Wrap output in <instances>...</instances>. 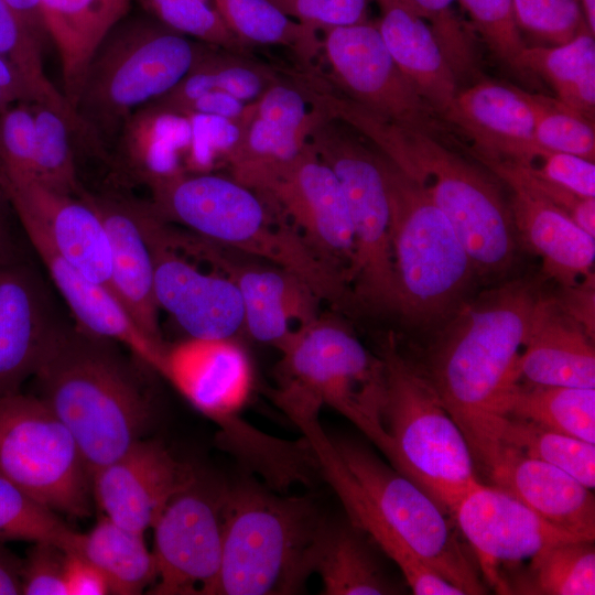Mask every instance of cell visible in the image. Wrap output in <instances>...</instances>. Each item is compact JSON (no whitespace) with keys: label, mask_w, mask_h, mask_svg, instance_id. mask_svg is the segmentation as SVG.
Segmentation results:
<instances>
[{"label":"cell","mask_w":595,"mask_h":595,"mask_svg":"<svg viewBox=\"0 0 595 595\" xmlns=\"http://www.w3.org/2000/svg\"><path fill=\"white\" fill-rule=\"evenodd\" d=\"M429 25L455 76L476 67V47L472 32L454 8L458 0H411Z\"/></svg>","instance_id":"cell-48"},{"label":"cell","mask_w":595,"mask_h":595,"mask_svg":"<svg viewBox=\"0 0 595 595\" xmlns=\"http://www.w3.org/2000/svg\"><path fill=\"white\" fill-rule=\"evenodd\" d=\"M502 414L595 444V388L519 381L505 397Z\"/></svg>","instance_id":"cell-37"},{"label":"cell","mask_w":595,"mask_h":595,"mask_svg":"<svg viewBox=\"0 0 595 595\" xmlns=\"http://www.w3.org/2000/svg\"><path fill=\"white\" fill-rule=\"evenodd\" d=\"M274 403L293 422L318 419L329 407L349 420L387 457L391 442L382 422L385 366L342 320L318 315L278 347Z\"/></svg>","instance_id":"cell-6"},{"label":"cell","mask_w":595,"mask_h":595,"mask_svg":"<svg viewBox=\"0 0 595 595\" xmlns=\"http://www.w3.org/2000/svg\"><path fill=\"white\" fill-rule=\"evenodd\" d=\"M553 300L565 315L577 323L594 339V273L573 285L562 286L560 295Z\"/></svg>","instance_id":"cell-55"},{"label":"cell","mask_w":595,"mask_h":595,"mask_svg":"<svg viewBox=\"0 0 595 595\" xmlns=\"http://www.w3.org/2000/svg\"><path fill=\"white\" fill-rule=\"evenodd\" d=\"M67 595H106L110 587L102 572L82 553L66 551Z\"/></svg>","instance_id":"cell-56"},{"label":"cell","mask_w":595,"mask_h":595,"mask_svg":"<svg viewBox=\"0 0 595 595\" xmlns=\"http://www.w3.org/2000/svg\"><path fill=\"white\" fill-rule=\"evenodd\" d=\"M376 151L389 203L398 314L420 325L448 320L465 302L475 264L428 193Z\"/></svg>","instance_id":"cell-8"},{"label":"cell","mask_w":595,"mask_h":595,"mask_svg":"<svg viewBox=\"0 0 595 595\" xmlns=\"http://www.w3.org/2000/svg\"><path fill=\"white\" fill-rule=\"evenodd\" d=\"M497 441L499 448L513 447L564 470L589 489L595 487L594 443L509 416L500 420Z\"/></svg>","instance_id":"cell-41"},{"label":"cell","mask_w":595,"mask_h":595,"mask_svg":"<svg viewBox=\"0 0 595 595\" xmlns=\"http://www.w3.org/2000/svg\"><path fill=\"white\" fill-rule=\"evenodd\" d=\"M517 166L580 196L595 197L594 161L542 149L529 163Z\"/></svg>","instance_id":"cell-52"},{"label":"cell","mask_w":595,"mask_h":595,"mask_svg":"<svg viewBox=\"0 0 595 595\" xmlns=\"http://www.w3.org/2000/svg\"><path fill=\"white\" fill-rule=\"evenodd\" d=\"M161 375L221 429L226 446L242 443L255 431L239 414L250 397L253 371L234 337H190L166 346Z\"/></svg>","instance_id":"cell-18"},{"label":"cell","mask_w":595,"mask_h":595,"mask_svg":"<svg viewBox=\"0 0 595 595\" xmlns=\"http://www.w3.org/2000/svg\"><path fill=\"white\" fill-rule=\"evenodd\" d=\"M7 197L2 182V170L0 166V258L18 251V247L13 240L10 227L2 207V199Z\"/></svg>","instance_id":"cell-61"},{"label":"cell","mask_w":595,"mask_h":595,"mask_svg":"<svg viewBox=\"0 0 595 595\" xmlns=\"http://www.w3.org/2000/svg\"><path fill=\"white\" fill-rule=\"evenodd\" d=\"M541 296L519 279L464 302L420 368L485 470L499 451L502 402L519 382L518 360Z\"/></svg>","instance_id":"cell-1"},{"label":"cell","mask_w":595,"mask_h":595,"mask_svg":"<svg viewBox=\"0 0 595 595\" xmlns=\"http://www.w3.org/2000/svg\"><path fill=\"white\" fill-rule=\"evenodd\" d=\"M212 46L148 14L120 20L96 47L74 105L76 140L109 158L132 113L178 84Z\"/></svg>","instance_id":"cell-5"},{"label":"cell","mask_w":595,"mask_h":595,"mask_svg":"<svg viewBox=\"0 0 595 595\" xmlns=\"http://www.w3.org/2000/svg\"><path fill=\"white\" fill-rule=\"evenodd\" d=\"M35 154L33 180L58 193L80 197L86 191L76 166V118L71 109L33 102Z\"/></svg>","instance_id":"cell-39"},{"label":"cell","mask_w":595,"mask_h":595,"mask_svg":"<svg viewBox=\"0 0 595 595\" xmlns=\"http://www.w3.org/2000/svg\"><path fill=\"white\" fill-rule=\"evenodd\" d=\"M62 323L20 250L0 258V396L21 392Z\"/></svg>","instance_id":"cell-22"},{"label":"cell","mask_w":595,"mask_h":595,"mask_svg":"<svg viewBox=\"0 0 595 595\" xmlns=\"http://www.w3.org/2000/svg\"><path fill=\"white\" fill-rule=\"evenodd\" d=\"M131 4L132 0H41L46 32L60 56L63 95L73 110L96 47L130 13Z\"/></svg>","instance_id":"cell-32"},{"label":"cell","mask_w":595,"mask_h":595,"mask_svg":"<svg viewBox=\"0 0 595 595\" xmlns=\"http://www.w3.org/2000/svg\"><path fill=\"white\" fill-rule=\"evenodd\" d=\"M115 340L62 323L33 375L37 397L74 436L93 474L145 437L152 398Z\"/></svg>","instance_id":"cell-3"},{"label":"cell","mask_w":595,"mask_h":595,"mask_svg":"<svg viewBox=\"0 0 595 595\" xmlns=\"http://www.w3.org/2000/svg\"><path fill=\"white\" fill-rule=\"evenodd\" d=\"M66 551L50 542H35L21 561V594L67 595Z\"/></svg>","instance_id":"cell-54"},{"label":"cell","mask_w":595,"mask_h":595,"mask_svg":"<svg viewBox=\"0 0 595 595\" xmlns=\"http://www.w3.org/2000/svg\"><path fill=\"white\" fill-rule=\"evenodd\" d=\"M145 14L170 30L205 44L249 56V45L226 25L212 0H136Z\"/></svg>","instance_id":"cell-45"},{"label":"cell","mask_w":595,"mask_h":595,"mask_svg":"<svg viewBox=\"0 0 595 595\" xmlns=\"http://www.w3.org/2000/svg\"><path fill=\"white\" fill-rule=\"evenodd\" d=\"M246 105L228 94L213 91L196 98L178 113L204 115L237 121Z\"/></svg>","instance_id":"cell-57"},{"label":"cell","mask_w":595,"mask_h":595,"mask_svg":"<svg viewBox=\"0 0 595 595\" xmlns=\"http://www.w3.org/2000/svg\"><path fill=\"white\" fill-rule=\"evenodd\" d=\"M316 117L303 87L278 78L246 105L224 161L234 170L291 160L309 141Z\"/></svg>","instance_id":"cell-26"},{"label":"cell","mask_w":595,"mask_h":595,"mask_svg":"<svg viewBox=\"0 0 595 595\" xmlns=\"http://www.w3.org/2000/svg\"><path fill=\"white\" fill-rule=\"evenodd\" d=\"M376 1L381 12L377 26L387 50L421 97L442 117L458 90L457 77L430 25L411 0Z\"/></svg>","instance_id":"cell-31"},{"label":"cell","mask_w":595,"mask_h":595,"mask_svg":"<svg viewBox=\"0 0 595 595\" xmlns=\"http://www.w3.org/2000/svg\"><path fill=\"white\" fill-rule=\"evenodd\" d=\"M322 52L335 88L371 112L435 138L448 127L401 72L377 24L324 30Z\"/></svg>","instance_id":"cell-14"},{"label":"cell","mask_w":595,"mask_h":595,"mask_svg":"<svg viewBox=\"0 0 595 595\" xmlns=\"http://www.w3.org/2000/svg\"><path fill=\"white\" fill-rule=\"evenodd\" d=\"M510 593L594 595L595 549L591 540H566L542 550L518 576Z\"/></svg>","instance_id":"cell-40"},{"label":"cell","mask_w":595,"mask_h":595,"mask_svg":"<svg viewBox=\"0 0 595 595\" xmlns=\"http://www.w3.org/2000/svg\"><path fill=\"white\" fill-rule=\"evenodd\" d=\"M593 340L553 299L541 296L518 360L519 381L595 388Z\"/></svg>","instance_id":"cell-29"},{"label":"cell","mask_w":595,"mask_h":595,"mask_svg":"<svg viewBox=\"0 0 595 595\" xmlns=\"http://www.w3.org/2000/svg\"><path fill=\"white\" fill-rule=\"evenodd\" d=\"M323 520L307 497L273 494L253 480L228 486L220 569L209 595L302 593Z\"/></svg>","instance_id":"cell-7"},{"label":"cell","mask_w":595,"mask_h":595,"mask_svg":"<svg viewBox=\"0 0 595 595\" xmlns=\"http://www.w3.org/2000/svg\"><path fill=\"white\" fill-rule=\"evenodd\" d=\"M2 182L24 231L41 235L86 277L110 289L108 236L99 215L86 199L3 171Z\"/></svg>","instance_id":"cell-20"},{"label":"cell","mask_w":595,"mask_h":595,"mask_svg":"<svg viewBox=\"0 0 595 595\" xmlns=\"http://www.w3.org/2000/svg\"><path fill=\"white\" fill-rule=\"evenodd\" d=\"M0 89L12 100V102H39L35 90L20 68L1 54Z\"/></svg>","instance_id":"cell-58"},{"label":"cell","mask_w":595,"mask_h":595,"mask_svg":"<svg viewBox=\"0 0 595 595\" xmlns=\"http://www.w3.org/2000/svg\"><path fill=\"white\" fill-rule=\"evenodd\" d=\"M145 185L149 205L162 220L294 273L337 311L356 307L347 278L277 209L231 176L180 171L151 177Z\"/></svg>","instance_id":"cell-4"},{"label":"cell","mask_w":595,"mask_h":595,"mask_svg":"<svg viewBox=\"0 0 595 595\" xmlns=\"http://www.w3.org/2000/svg\"><path fill=\"white\" fill-rule=\"evenodd\" d=\"M34 154L33 102H14L0 113V166L6 174L32 178Z\"/></svg>","instance_id":"cell-50"},{"label":"cell","mask_w":595,"mask_h":595,"mask_svg":"<svg viewBox=\"0 0 595 595\" xmlns=\"http://www.w3.org/2000/svg\"><path fill=\"white\" fill-rule=\"evenodd\" d=\"M520 32L537 42L563 44L587 28L580 0H512Z\"/></svg>","instance_id":"cell-47"},{"label":"cell","mask_w":595,"mask_h":595,"mask_svg":"<svg viewBox=\"0 0 595 595\" xmlns=\"http://www.w3.org/2000/svg\"><path fill=\"white\" fill-rule=\"evenodd\" d=\"M532 118L534 139L544 150L594 161V121L558 98L521 90Z\"/></svg>","instance_id":"cell-44"},{"label":"cell","mask_w":595,"mask_h":595,"mask_svg":"<svg viewBox=\"0 0 595 595\" xmlns=\"http://www.w3.org/2000/svg\"><path fill=\"white\" fill-rule=\"evenodd\" d=\"M489 50L516 69L526 44L518 28L512 0H458Z\"/></svg>","instance_id":"cell-49"},{"label":"cell","mask_w":595,"mask_h":595,"mask_svg":"<svg viewBox=\"0 0 595 595\" xmlns=\"http://www.w3.org/2000/svg\"><path fill=\"white\" fill-rule=\"evenodd\" d=\"M230 176L277 209L349 282L355 242L347 203L335 174L309 141L291 160L234 169Z\"/></svg>","instance_id":"cell-12"},{"label":"cell","mask_w":595,"mask_h":595,"mask_svg":"<svg viewBox=\"0 0 595 595\" xmlns=\"http://www.w3.org/2000/svg\"><path fill=\"white\" fill-rule=\"evenodd\" d=\"M367 534L347 522L324 518L317 534L313 573L324 595L399 593L381 571L366 541Z\"/></svg>","instance_id":"cell-33"},{"label":"cell","mask_w":595,"mask_h":595,"mask_svg":"<svg viewBox=\"0 0 595 595\" xmlns=\"http://www.w3.org/2000/svg\"><path fill=\"white\" fill-rule=\"evenodd\" d=\"M472 143L477 160L529 163L542 148L521 89L484 80L456 93L442 116Z\"/></svg>","instance_id":"cell-23"},{"label":"cell","mask_w":595,"mask_h":595,"mask_svg":"<svg viewBox=\"0 0 595 595\" xmlns=\"http://www.w3.org/2000/svg\"><path fill=\"white\" fill-rule=\"evenodd\" d=\"M172 228L169 242L210 264L237 286L244 303L245 328L256 340L280 346L295 329L318 315L321 299L294 273L272 263L253 262L244 253L197 235Z\"/></svg>","instance_id":"cell-16"},{"label":"cell","mask_w":595,"mask_h":595,"mask_svg":"<svg viewBox=\"0 0 595 595\" xmlns=\"http://www.w3.org/2000/svg\"><path fill=\"white\" fill-rule=\"evenodd\" d=\"M301 430L315 455L320 476L339 498L348 520L372 539L400 569L416 595H463L464 593L419 559L378 518L358 483L339 457L332 439L318 419L299 421Z\"/></svg>","instance_id":"cell-27"},{"label":"cell","mask_w":595,"mask_h":595,"mask_svg":"<svg viewBox=\"0 0 595 595\" xmlns=\"http://www.w3.org/2000/svg\"><path fill=\"white\" fill-rule=\"evenodd\" d=\"M25 234L77 325L90 334L125 345L145 367L161 374L166 346L156 345L142 333L108 286L86 277L41 235Z\"/></svg>","instance_id":"cell-28"},{"label":"cell","mask_w":595,"mask_h":595,"mask_svg":"<svg viewBox=\"0 0 595 595\" xmlns=\"http://www.w3.org/2000/svg\"><path fill=\"white\" fill-rule=\"evenodd\" d=\"M486 472L496 487L553 527L576 539L594 541V495L570 474L509 446H500Z\"/></svg>","instance_id":"cell-24"},{"label":"cell","mask_w":595,"mask_h":595,"mask_svg":"<svg viewBox=\"0 0 595 595\" xmlns=\"http://www.w3.org/2000/svg\"><path fill=\"white\" fill-rule=\"evenodd\" d=\"M506 184L512 193L509 208L517 236L541 258L543 272L561 286L591 275L595 237L529 188L515 182Z\"/></svg>","instance_id":"cell-30"},{"label":"cell","mask_w":595,"mask_h":595,"mask_svg":"<svg viewBox=\"0 0 595 595\" xmlns=\"http://www.w3.org/2000/svg\"><path fill=\"white\" fill-rule=\"evenodd\" d=\"M286 17L327 30L367 22L369 0H269Z\"/></svg>","instance_id":"cell-53"},{"label":"cell","mask_w":595,"mask_h":595,"mask_svg":"<svg viewBox=\"0 0 595 595\" xmlns=\"http://www.w3.org/2000/svg\"><path fill=\"white\" fill-rule=\"evenodd\" d=\"M0 476L58 515L91 513L87 463L69 430L37 396H0Z\"/></svg>","instance_id":"cell-10"},{"label":"cell","mask_w":595,"mask_h":595,"mask_svg":"<svg viewBox=\"0 0 595 595\" xmlns=\"http://www.w3.org/2000/svg\"><path fill=\"white\" fill-rule=\"evenodd\" d=\"M332 441L370 507L402 543L464 594L486 593L446 513L431 496L364 445Z\"/></svg>","instance_id":"cell-11"},{"label":"cell","mask_w":595,"mask_h":595,"mask_svg":"<svg viewBox=\"0 0 595 595\" xmlns=\"http://www.w3.org/2000/svg\"><path fill=\"white\" fill-rule=\"evenodd\" d=\"M33 32L42 46L50 41L42 14L41 0H6Z\"/></svg>","instance_id":"cell-59"},{"label":"cell","mask_w":595,"mask_h":595,"mask_svg":"<svg viewBox=\"0 0 595 595\" xmlns=\"http://www.w3.org/2000/svg\"><path fill=\"white\" fill-rule=\"evenodd\" d=\"M344 193L355 242L349 283L357 306L398 314L399 299L387 192L377 159L349 151L333 163Z\"/></svg>","instance_id":"cell-15"},{"label":"cell","mask_w":595,"mask_h":595,"mask_svg":"<svg viewBox=\"0 0 595 595\" xmlns=\"http://www.w3.org/2000/svg\"><path fill=\"white\" fill-rule=\"evenodd\" d=\"M277 75L248 56L209 46L182 80V90L191 99L220 91L249 104L256 100Z\"/></svg>","instance_id":"cell-42"},{"label":"cell","mask_w":595,"mask_h":595,"mask_svg":"<svg viewBox=\"0 0 595 595\" xmlns=\"http://www.w3.org/2000/svg\"><path fill=\"white\" fill-rule=\"evenodd\" d=\"M12 104L11 99L0 89V113Z\"/></svg>","instance_id":"cell-63"},{"label":"cell","mask_w":595,"mask_h":595,"mask_svg":"<svg viewBox=\"0 0 595 595\" xmlns=\"http://www.w3.org/2000/svg\"><path fill=\"white\" fill-rule=\"evenodd\" d=\"M311 98L428 193L454 226L477 273L501 274L512 264L518 236L511 212L498 184L483 170L439 138L380 117L329 84H317Z\"/></svg>","instance_id":"cell-2"},{"label":"cell","mask_w":595,"mask_h":595,"mask_svg":"<svg viewBox=\"0 0 595 595\" xmlns=\"http://www.w3.org/2000/svg\"><path fill=\"white\" fill-rule=\"evenodd\" d=\"M453 517L487 583L501 594V565L532 559L552 544L576 539L496 486L479 484L461 500Z\"/></svg>","instance_id":"cell-19"},{"label":"cell","mask_w":595,"mask_h":595,"mask_svg":"<svg viewBox=\"0 0 595 595\" xmlns=\"http://www.w3.org/2000/svg\"><path fill=\"white\" fill-rule=\"evenodd\" d=\"M502 182L518 183L564 212L583 230L595 237V197H583L521 167L501 161L478 160Z\"/></svg>","instance_id":"cell-51"},{"label":"cell","mask_w":595,"mask_h":595,"mask_svg":"<svg viewBox=\"0 0 595 595\" xmlns=\"http://www.w3.org/2000/svg\"><path fill=\"white\" fill-rule=\"evenodd\" d=\"M143 536L104 515L88 532L82 533L78 552L102 572L110 594L139 595L154 584L155 560Z\"/></svg>","instance_id":"cell-36"},{"label":"cell","mask_w":595,"mask_h":595,"mask_svg":"<svg viewBox=\"0 0 595 595\" xmlns=\"http://www.w3.org/2000/svg\"><path fill=\"white\" fill-rule=\"evenodd\" d=\"M212 2L229 30L249 46H284L305 65L312 64L322 52L316 29L286 17L269 0Z\"/></svg>","instance_id":"cell-38"},{"label":"cell","mask_w":595,"mask_h":595,"mask_svg":"<svg viewBox=\"0 0 595 595\" xmlns=\"http://www.w3.org/2000/svg\"><path fill=\"white\" fill-rule=\"evenodd\" d=\"M43 46L6 0H0V54L12 61L35 90L39 102L63 109L72 107L45 75Z\"/></svg>","instance_id":"cell-46"},{"label":"cell","mask_w":595,"mask_h":595,"mask_svg":"<svg viewBox=\"0 0 595 595\" xmlns=\"http://www.w3.org/2000/svg\"><path fill=\"white\" fill-rule=\"evenodd\" d=\"M82 533L57 512L0 476V542H50L65 551L79 550Z\"/></svg>","instance_id":"cell-43"},{"label":"cell","mask_w":595,"mask_h":595,"mask_svg":"<svg viewBox=\"0 0 595 595\" xmlns=\"http://www.w3.org/2000/svg\"><path fill=\"white\" fill-rule=\"evenodd\" d=\"M104 223L111 259L110 289L142 333L165 346L159 326L153 263L142 231L136 199L85 191L80 196Z\"/></svg>","instance_id":"cell-25"},{"label":"cell","mask_w":595,"mask_h":595,"mask_svg":"<svg viewBox=\"0 0 595 595\" xmlns=\"http://www.w3.org/2000/svg\"><path fill=\"white\" fill-rule=\"evenodd\" d=\"M587 29L595 34V0H580Z\"/></svg>","instance_id":"cell-62"},{"label":"cell","mask_w":595,"mask_h":595,"mask_svg":"<svg viewBox=\"0 0 595 595\" xmlns=\"http://www.w3.org/2000/svg\"><path fill=\"white\" fill-rule=\"evenodd\" d=\"M191 133L188 115L150 102L131 115L115 145L125 166L143 183L184 171L180 160L186 158Z\"/></svg>","instance_id":"cell-34"},{"label":"cell","mask_w":595,"mask_h":595,"mask_svg":"<svg viewBox=\"0 0 595 595\" xmlns=\"http://www.w3.org/2000/svg\"><path fill=\"white\" fill-rule=\"evenodd\" d=\"M379 356L385 366L381 414L391 442L388 459L453 516L461 500L482 484L469 445L425 375L392 336Z\"/></svg>","instance_id":"cell-9"},{"label":"cell","mask_w":595,"mask_h":595,"mask_svg":"<svg viewBox=\"0 0 595 595\" xmlns=\"http://www.w3.org/2000/svg\"><path fill=\"white\" fill-rule=\"evenodd\" d=\"M516 69L538 74L559 100L594 121L595 39L587 28L563 44L526 46Z\"/></svg>","instance_id":"cell-35"},{"label":"cell","mask_w":595,"mask_h":595,"mask_svg":"<svg viewBox=\"0 0 595 595\" xmlns=\"http://www.w3.org/2000/svg\"><path fill=\"white\" fill-rule=\"evenodd\" d=\"M21 561L0 542V595L21 594Z\"/></svg>","instance_id":"cell-60"},{"label":"cell","mask_w":595,"mask_h":595,"mask_svg":"<svg viewBox=\"0 0 595 595\" xmlns=\"http://www.w3.org/2000/svg\"><path fill=\"white\" fill-rule=\"evenodd\" d=\"M138 218L153 263L160 309L194 338H231L245 328L244 303L234 282L206 272L176 253L162 234V220L148 202L136 199Z\"/></svg>","instance_id":"cell-17"},{"label":"cell","mask_w":595,"mask_h":595,"mask_svg":"<svg viewBox=\"0 0 595 595\" xmlns=\"http://www.w3.org/2000/svg\"><path fill=\"white\" fill-rule=\"evenodd\" d=\"M228 486L199 475L165 506L153 529L155 595H209L220 569Z\"/></svg>","instance_id":"cell-13"},{"label":"cell","mask_w":595,"mask_h":595,"mask_svg":"<svg viewBox=\"0 0 595 595\" xmlns=\"http://www.w3.org/2000/svg\"><path fill=\"white\" fill-rule=\"evenodd\" d=\"M198 474L156 440L142 439L93 474V498L104 516L144 533Z\"/></svg>","instance_id":"cell-21"}]
</instances>
